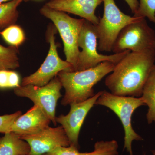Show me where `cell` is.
<instances>
[{"mask_svg": "<svg viewBox=\"0 0 155 155\" xmlns=\"http://www.w3.org/2000/svg\"><path fill=\"white\" fill-rule=\"evenodd\" d=\"M155 62V51L127 53L106 78V86L120 96L139 97Z\"/></svg>", "mask_w": 155, "mask_h": 155, "instance_id": "1", "label": "cell"}, {"mask_svg": "<svg viewBox=\"0 0 155 155\" xmlns=\"http://www.w3.org/2000/svg\"><path fill=\"white\" fill-rule=\"evenodd\" d=\"M116 64L109 61L82 71H62L57 75L65 89L61 104L66 106L82 102L94 95L93 87L103 78L113 72Z\"/></svg>", "mask_w": 155, "mask_h": 155, "instance_id": "2", "label": "cell"}, {"mask_svg": "<svg viewBox=\"0 0 155 155\" xmlns=\"http://www.w3.org/2000/svg\"><path fill=\"white\" fill-rule=\"evenodd\" d=\"M95 105L107 107L117 115L122 122L124 132V150L129 155H134L132 143L134 140L141 141L143 139L134 130L131 118L137 109L145 105L141 97L120 96L103 91Z\"/></svg>", "mask_w": 155, "mask_h": 155, "instance_id": "3", "label": "cell"}, {"mask_svg": "<svg viewBox=\"0 0 155 155\" xmlns=\"http://www.w3.org/2000/svg\"><path fill=\"white\" fill-rule=\"evenodd\" d=\"M41 14L52 21L59 31L64 45L66 61L72 65L71 72H75L80 51L78 38L84 19H75L65 12L55 10L45 5L40 10Z\"/></svg>", "mask_w": 155, "mask_h": 155, "instance_id": "4", "label": "cell"}, {"mask_svg": "<svg viewBox=\"0 0 155 155\" xmlns=\"http://www.w3.org/2000/svg\"><path fill=\"white\" fill-rule=\"evenodd\" d=\"M103 17L95 25L98 37V50L110 52L112 51L114 43L122 29L140 17H131L124 14L116 5L114 0H103Z\"/></svg>", "mask_w": 155, "mask_h": 155, "instance_id": "5", "label": "cell"}, {"mask_svg": "<svg viewBox=\"0 0 155 155\" xmlns=\"http://www.w3.org/2000/svg\"><path fill=\"white\" fill-rule=\"evenodd\" d=\"M129 51L142 52L155 51V31L148 24L146 18H140L126 25L114 43V54Z\"/></svg>", "mask_w": 155, "mask_h": 155, "instance_id": "6", "label": "cell"}, {"mask_svg": "<svg viewBox=\"0 0 155 155\" xmlns=\"http://www.w3.org/2000/svg\"><path fill=\"white\" fill-rule=\"evenodd\" d=\"M78 47L81 49L78 59L76 71L90 69L102 63L109 61L116 64L130 52L106 55L98 52V37L95 26L85 20L81 31L78 41Z\"/></svg>", "mask_w": 155, "mask_h": 155, "instance_id": "7", "label": "cell"}, {"mask_svg": "<svg viewBox=\"0 0 155 155\" xmlns=\"http://www.w3.org/2000/svg\"><path fill=\"white\" fill-rule=\"evenodd\" d=\"M57 29L51 25L46 33L47 40L50 44V49L45 60L38 70L29 76L23 78L22 86L32 84L42 87L48 84L59 72L62 71L71 72L72 65L67 61H63L59 57L55 42Z\"/></svg>", "mask_w": 155, "mask_h": 155, "instance_id": "8", "label": "cell"}, {"mask_svg": "<svg viewBox=\"0 0 155 155\" xmlns=\"http://www.w3.org/2000/svg\"><path fill=\"white\" fill-rule=\"evenodd\" d=\"M62 84L58 76L42 87L32 84L19 86L14 88V93L17 96L29 98L38 106L56 125V108L57 102L62 96Z\"/></svg>", "mask_w": 155, "mask_h": 155, "instance_id": "9", "label": "cell"}, {"mask_svg": "<svg viewBox=\"0 0 155 155\" xmlns=\"http://www.w3.org/2000/svg\"><path fill=\"white\" fill-rule=\"evenodd\" d=\"M99 92L88 99L78 103L71 104L69 114L56 117V122L60 123L64 128L70 145L79 149L78 137L81 126L89 112L95 105L97 100L101 94Z\"/></svg>", "mask_w": 155, "mask_h": 155, "instance_id": "10", "label": "cell"}, {"mask_svg": "<svg viewBox=\"0 0 155 155\" xmlns=\"http://www.w3.org/2000/svg\"><path fill=\"white\" fill-rule=\"evenodd\" d=\"M30 147L28 155H43L59 146H70L69 139L62 126L48 127L38 133L21 136Z\"/></svg>", "mask_w": 155, "mask_h": 155, "instance_id": "11", "label": "cell"}, {"mask_svg": "<svg viewBox=\"0 0 155 155\" xmlns=\"http://www.w3.org/2000/svg\"><path fill=\"white\" fill-rule=\"evenodd\" d=\"M103 0H50L46 5L55 10L77 15L96 25L100 18L95 14Z\"/></svg>", "mask_w": 155, "mask_h": 155, "instance_id": "12", "label": "cell"}, {"mask_svg": "<svg viewBox=\"0 0 155 155\" xmlns=\"http://www.w3.org/2000/svg\"><path fill=\"white\" fill-rule=\"evenodd\" d=\"M49 118L38 106L34 105L24 115H21L15 121L10 132L19 136L31 135L38 133L49 127Z\"/></svg>", "mask_w": 155, "mask_h": 155, "instance_id": "13", "label": "cell"}, {"mask_svg": "<svg viewBox=\"0 0 155 155\" xmlns=\"http://www.w3.org/2000/svg\"><path fill=\"white\" fill-rule=\"evenodd\" d=\"M30 152L28 143L14 132L0 137V155H28Z\"/></svg>", "mask_w": 155, "mask_h": 155, "instance_id": "14", "label": "cell"}, {"mask_svg": "<svg viewBox=\"0 0 155 155\" xmlns=\"http://www.w3.org/2000/svg\"><path fill=\"white\" fill-rule=\"evenodd\" d=\"M140 97L145 105L148 107L146 115L148 123H155V64L145 84Z\"/></svg>", "mask_w": 155, "mask_h": 155, "instance_id": "15", "label": "cell"}, {"mask_svg": "<svg viewBox=\"0 0 155 155\" xmlns=\"http://www.w3.org/2000/svg\"><path fill=\"white\" fill-rule=\"evenodd\" d=\"M22 0H14L0 4V31L15 24L19 17L18 6Z\"/></svg>", "mask_w": 155, "mask_h": 155, "instance_id": "16", "label": "cell"}, {"mask_svg": "<svg viewBox=\"0 0 155 155\" xmlns=\"http://www.w3.org/2000/svg\"><path fill=\"white\" fill-rule=\"evenodd\" d=\"M17 48L10 46L8 47L0 44V70L15 69L20 65Z\"/></svg>", "mask_w": 155, "mask_h": 155, "instance_id": "17", "label": "cell"}, {"mask_svg": "<svg viewBox=\"0 0 155 155\" xmlns=\"http://www.w3.org/2000/svg\"><path fill=\"white\" fill-rule=\"evenodd\" d=\"M0 35L10 46L18 48L25 41L23 29L19 25L14 24L0 31Z\"/></svg>", "mask_w": 155, "mask_h": 155, "instance_id": "18", "label": "cell"}, {"mask_svg": "<svg viewBox=\"0 0 155 155\" xmlns=\"http://www.w3.org/2000/svg\"><path fill=\"white\" fill-rule=\"evenodd\" d=\"M119 145L116 140L96 142L94 150L91 152L80 153L79 155H118Z\"/></svg>", "mask_w": 155, "mask_h": 155, "instance_id": "19", "label": "cell"}, {"mask_svg": "<svg viewBox=\"0 0 155 155\" xmlns=\"http://www.w3.org/2000/svg\"><path fill=\"white\" fill-rule=\"evenodd\" d=\"M135 17L147 18L155 24V0H140Z\"/></svg>", "mask_w": 155, "mask_h": 155, "instance_id": "20", "label": "cell"}, {"mask_svg": "<svg viewBox=\"0 0 155 155\" xmlns=\"http://www.w3.org/2000/svg\"><path fill=\"white\" fill-rule=\"evenodd\" d=\"M22 115L21 111H17L14 114L0 116V133L5 134L10 132L12 124Z\"/></svg>", "mask_w": 155, "mask_h": 155, "instance_id": "21", "label": "cell"}, {"mask_svg": "<svg viewBox=\"0 0 155 155\" xmlns=\"http://www.w3.org/2000/svg\"><path fill=\"white\" fill-rule=\"evenodd\" d=\"M79 149L75 146H59L43 155H79Z\"/></svg>", "mask_w": 155, "mask_h": 155, "instance_id": "22", "label": "cell"}, {"mask_svg": "<svg viewBox=\"0 0 155 155\" xmlns=\"http://www.w3.org/2000/svg\"><path fill=\"white\" fill-rule=\"evenodd\" d=\"M9 88H12V87L16 88L20 86L19 85L20 78H19V75L17 72L9 70Z\"/></svg>", "mask_w": 155, "mask_h": 155, "instance_id": "23", "label": "cell"}, {"mask_svg": "<svg viewBox=\"0 0 155 155\" xmlns=\"http://www.w3.org/2000/svg\"><path fill=\"white\" fill-rule=\"evenodd\" d=\"M9 70H0V88H9Z\"/></svg>", "mask_w": 155, "mask_h": 155, "instance_id": "24", "label": "cell"}, {"mask_svg": "<svg viewBox=\"0 0 155 155\" xmlns=\"http://www.w3.org/2000/svg\"><path fill=\"white\" fill-rule=\"evenodd\" d=\"M133 14H135L138 9L139 2L138 0H125Z\"/></svg>", "mask_w": 155, "mask_h": 155, "instance_id": "25", "label": "cell"}, {"mask_svg": "<svg viewBox=\"0 0 155 155\" xmlns=\"http://www.w3.org/2000/svg\"><path fill=\"white\" fill-rule=\"evenodd\" d=\"M14 1V0H0V4L2 3L7 2L10 1ZM22 1H27V0H22Z\"/></svg>", "mask_w": 155, "mask_h": 155, "instance_id": "26", "label": "cell"}, {"mask_svg": "<svg viewBox=\"0 0 155 155\" xmlns=\"http://www.w3.org/2000/svg\"><path fill=\"white\" fill-rule=\"evenodd\" d=\"M151 152L152 153L153 155H155V150H153L151 151Z\"/></svg>", "mask_w": 155, "mask_h": 155, "instance_id": "27", "label": "cell"}, {"mask_svg": "<svg viewBox=\"0 0 155 155\" xmlns=\"http://www.w3.org/2000/svg\"><path fill=\"white\" fill-rule=\"evenodd\" d=\"M145 155V154H144V155Z\"/></svg>", "mask_w": 155, "mask_h": 155, "instance_id": "28", "label": "cell"}]
</instances>
